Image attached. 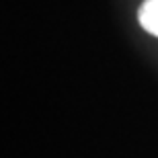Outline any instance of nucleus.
I'll return each instance as SVG.
<instances>
[{
    "instance_id": "1",
    "label": "nucleus",
    "mask_w": 158,
    "mask_h": 158,
    "mask_svg": "<svg viewBox=\"0 0 158 158\" xmlns=\"http://www.w3.org/2000/svg\"><path fill=\"white\" fill-rule=\"evenodd\" d=\"M140 25L150 33V35L158 37V0H144V4L140 6L138 12Z\"/></svg>"
}]
</instances>
